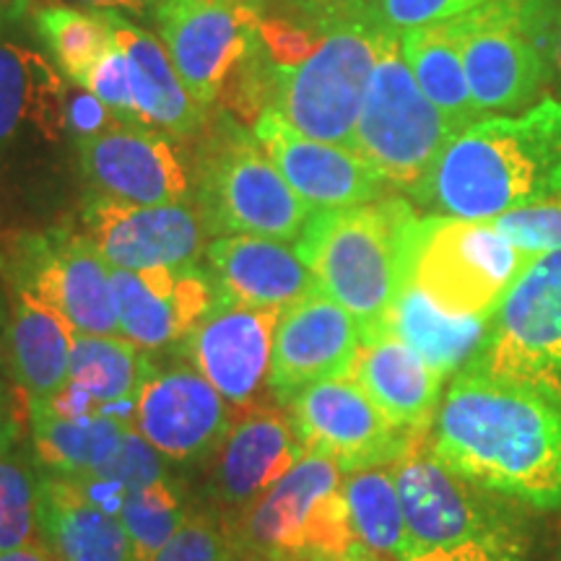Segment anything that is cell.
Wrapping results in <instances>:
<instances>
[{
  "label": "cell",
  "instance_id": "obj_1",
  "mask_svg": "<svg viewBox=\"0 0 561 561\" xmlns=\"http://www.w3.org/2000/svg\"><path fill=\"white\" fill-rule=\"evenodd\" d=\"M442 466L530 510H561V403L533 385L466 367L430 430Z\"/></svg>",
  "mask_w": 561,
  "mask_h": 561
},
{
  "label": "cell",
  "instance_id": "obj_2",
  "mask_svg": "<svg viewBox=\"0 0 561 561\" xmlns=\"http://www.w3.org/2000/svg\"><path fill=\"white\" fill-rule=\"evenodd\" d=\"M553 195H561V100L553 96L462 128L411 191L421 208L471 221Z\"/></svg>",
  "mask_w": 561,
  "mask_h": 561
},
{
  "label": "cell",
  "instance_id": "obj_3",
  "mask_svg": "<svg viewBox=\"0 0 561 561\" xmlns=\"http://www.w3.org/2000/svg\"><path fill=\"white\" fill-rule=\"evenodd\" d=\"M392 473L409 530L405 561H530V507L442 466L430 432L413 437Z\"/></svg>",
  "mask_w": 561,
  "mask_h": 561
},
{
  "label": "cell",
  "instance_id": "obj_4",
  "mask_svg": "<svg viewBox=\"0 0 561 561\" xmlns=\"http://www.w3.org/2000/svg\"><path fill=\"white\" fill-rule=\"evenodd\" d=\"M416 210L385 198L367 206L314 210L297 252L320 289L359 322L362 339L382 331L385 314L405 284V237Z\"/></svg>",
  "mask_w": 561,
  "mask_h": 561
},
{
  "label": "cell",
  "instance_id": "obj_5",
  "mask_svg": "<svg viewBox=\"0 0 561 561\" xmlns=\"http://www.w3.org/2000/svg\"><path fill=\"white\" fill-rule=\"evenodd\" d=\"M343 3L328 13L310 58L271 68V110L305 136L351 149L385 21L362 3Z\"/></svg>",
  "mask_w": 561,
  "mask_h": 561
},
{
  "label": "cell",
  "instance_id": "obj_6",
  "mask_svg": "<svg viewBox=\"0 0 561 561\" xmlns=\"http://www.w3.org/2000/svg\"><path fill=\"white\" fill-rule=\"evenodd\" d=\"M201 133L191 185L208 234L299 240L312 210L263 153L257 138L227 112L208 121Z\"/></svg>",
  "mask_w": 561,
  "mask_h": 561
},
{
  "label": "cell",
  "instance_id": "obj_7",
  "mask_svg": "<svg viewBox=\"0 0 561 561\" xmlns=\"http://www.w3.org/2000/svg\"><path fill=\"white\" fill-rule=\"evenodd\" d=\"M561 0H486L455 16L462 66L481 115H515L553 83L551 45Z\"/></svg>",
  "mask_w": 561,
  "mask_h": 561
},
{
  "label": "cell",
  "instance_id": "obj_8",
  "mask_svg": "<svg viewBox=\"0 0 561 561\" xmlns=\"http://www.w3.org/2000/svg\"><path fill=\"white\" fill-rule=\"evenodd\" d=\"M530 261L491 221L416 216L405 237V284L455 314L491 318Z\"/></svg>",
  "mask_w": 561,
  "mask_h": 561
},
{
  "label": "cell",
  "instance_id": "obj_9",
  "mask_svg": "<svg viewBox=\"0 0 561 561\" xmlns=\"http://www.w3.org/2000/svg\"><path fill=\"white\" fill-rule=\"evenodd\" d=\"M343 479L339 462L307 453L261 500L221 517L231 546L294 561H348L354 533Z\"/></svg>",
  "mask_w": 561,
  "mask_h": 561
},
{
  "label": "cell",
  "instance_id": "obj_10",
  "mask_svg": "<svg viewBox=\"0 0 561 561\" xmlns=\"http://www.w3.org/2000/svg\"><path fill=\"white\" fill-rule=\"evenodd\" d=\"M458 133L413 79L401 32L385 24L351 149L390 187L411 193Z\"/></svg>",
  "mask_w": 561,
  "mask_h": 561
},
{
  "label": "cell",
  "instance_id": "obj_11",
  "mask_svg": "<svg viewBox=\"0 0 561 561\" xmlns=\"http://www.w3.org/2000/svg\"><path fill=\"white\" fill-rule=\"evenodd\" d=\"M468 367L541 388L561 403V250L528 263Z\"/></svg>",
  "mask_w": 561,
  "mask_h": 561
},
{
  "label": "cell",
  "instance_id": "obj_12",
  "mask_svg": "<svg viewBox=\"0 0 561 561\" xmlns=\"http://www.w3.org/2000/svg\"><path fill=\"white\" fill-rule=\"evenodd\" d=\"M9 273L19 291L58 312L76 333L121 335L112 268L87 234L58 229L26 237Z\"/></svg>",
  "mask_w": 561,
  "mask_h": 561
},
{
  "label": "cell",
  "instance_id": "obj_13",
  "mask_svg": "<svg viewBox=\"0 0 561 561\" xmlns=\"http://www.w3.org/2000/svg\"><path fill=\"white\" fill-rule=\"evenodd\" d=\"M286 409L301 447L335 460L343 473L396 466L421 434L392 424L348 375L307 385Z\"/></svg>",
  "mask_w": 561,
  "mask_h": 561
},
{
  "label": "cell",
  "instance_id": "obj_14",
  "mask_svg": "<svg viewBox=\"0 0 561 561\" xmlns=\"http://www.w3.org/2000/svg\"><path fill=\"white\" fill-rule=\"evenodd\" d=\"M151 9L180 81L208 110L261 39L257 9L250 0H153Z\"/></svg>",
  "mask_w": 561,
  "mask_h": 561
},
{
  "label": "cell",
  "instance_id": "obj_15",
  "mask_svg": "<svg viewBox=\"0 0 561 561\" xmlns=\"http://www.w3.org/2000/svg\"><path fill=\"white\" fill-rule=\"evenodd\" d=\"M83 234L96 244L110 268H191L206 252L208 229L187 203L133 206L94 195L83 208Z\"/></svg>",
  "mask_w": 561,
  "mask_h": 561
},
{
  "label": "cell",
  "instance_id": "obj_16",
  "mask_svg": "<svg viewBox=\"0 0 561 561\" xmlns=\"http://www.w3.org/2000/svg\"><path fill=\"white\" fill-rule=\"evenodd\" d=\"M278 318L280 310L276 307H250L219 297L182 341V351L193 367L234 411L242 413L273 401L265 398V390H271L273 335Z\"/></svg>",
  "mask_w": 561,
  "mask_h": 561
},
{
  "label": "cell",
  "instance_id": "obj_17",
  "mask_svg": "<svg viewBox=\"0 0 561 561\" xmlns=\"http://www.w3.org/2000/svg\"><path fill=\"white\" fill-rule=\"evenodd\" d=\"M231 424V405L198 369L149 364L138 392L136 432L167 462L191 466L210 458Z\"/></svg>",
  "mask_w": 561,
  "mask_h": 561
},
{
  "label": "cell",
  "instance_id": "obj_18",
  "mask_svg": "<svg viewBox=\"0 0 561 561\" xmlns=\"http://www.w3.org/2000/svg\"><path fill=\"white\" fill-rule=\"evenodd\" d=\"M305 455L284 405L268 401L242 411L210 455L208 502L221 517L234 515L276 486Z\"/></svg>",
  "mask_w": 561,
  "mask_h": 561
},
{
  "label": "cell",
  "instance_id": "obj_19",
  "mask_svg": "<svg viewBox=\"0 0 561 561\" xmlns=\"http://www.w3.org/2000/svg\"><path fill=\"white\" fill-rule=\"evenodd\" d=\"M79 157L81 172L96 195L133 206L187 203L191 198V172L170 138L144 123L117 121L100 136L79 140Z\"/></svg>",
  "mask_w": 561,
  "mask_h": 561
},
{
  "label": "cell",
  "instance_id": "obj_20",
  "mask_svg": "<svg viewBox=\"0 0 561 561\" xmlns=\"http://www.w3.org/2000/svg\"><path fill=\"white\" fill-rule=\"evenodd\" d=\"M359 346V322L322 289L284 307L273 335V401L286 405L307 385L346 377Z\"/></svg>",
  "mask_w": 561,
  "mask_h": 561
},
{
  "label": "cell",
  "instance_id": "obj_21",
  "mask_svg": "<svg viewBox=\"0 0 561 561\" xmlns=\"http://www.w3.org/2000/svg\"><path fill=\"white\" fill-rule=\"evenodd\" d=\"M252 136L310 210L367 206L388 195V182L354 149L305 136L276 110L257 117Z\"/></svg>",
  "mask_w": 561,
  "mask_h": 561
},
{
  "label": "cell",
  "instance_id": "obj_22",
  "mask_svg": "<svg viewBox=\"0 0 561 561\" xmlns=\"http://www.w3.org/2000/svg\"><path fill=\"white\" fill-rule=\"evenodd\" d=\"M112 294L121 335L140 351H159L185 341L219 299L208 271L198 265L157 271L112 268Z\"/></svg>",
  "mask_w": 561,
  "mask_h": 561
},
{
  "label": "cell",
  "instance_id": "obj_23",
  "mask_svg": "<svg viewBox=\"0 0 561 561\" xmlns=\"http://www.w3.org/2000/svg\"><path fill=\"white\" fill-rule=\"evenodd\" d=\"M149 351L123 335H73L68 382L47 401H30L66 419H110L136 430L138 392L149 371Z\"/></svg>",
  "mask_w": 561,
  "mask_h": 561
},
{
  "label": "cell",
  "instance_id": "obj_24",
  "mask_svg": "<svg viewBox=\"0 0 561 561\" xmlns=\"http://www.w3.org/2000/svg\"><path fill=\"white\" fill-rule=\"evenodd\" d=\"M208 276L221 299L250 307H284L320 289L291 244L268 237H216L206 248Z\"/></svg>",
  "mask_w": 561,
  "mask_h": 561
},
{
  "label": "cell",
  "instance_id": "obj_25",
  "mask_svg": "<svg viewBox=\"0 0 561 561\" xmlns=\"http://www.w3.org/2000/svg\"><path fill=\"white\" fill-rule=\"evenodd\" d=\"M348 377L396 426L405 432L432 430L445 380L396 333L364 335Z\"/></svg>",
  "mask_w": 561,
  "mask_h": 561
},
{
  "label": "cell",
  "instance_id": "obj_26",
  "mask_svg": "<svg viewBox=\"0 0 561 561\" xmlns=\"http://www.w3.org/2000/svg\"><path fill=\"white\" fill-rule=\"evenodd\" d=\"M104 16H107L112 39L128 60L138 121L178 138H191L201 133L208 123V110L187 94L161 39L130 24L121 13L104 11Z\"/></svg>",
  "mask_w": 561,
  "mask_h": 561
},
{
  "label": "cell",
  "instance_id": "obj_27",
  "mask_svg": "<svg viewBox=\"0 0 561 561\" xmlns=\"http://www.w3.org/2000/svg\"><path fill=\"white\" fill-rule=\"evenodd\" d=\"M66 83L45 55L0 42V159L30 138L53 144L66 128Z\"/></svg>",
  "mask_w": 561,
  "mask_h": 561
},
{
  "label": "cell",
  "instance_id": "obj_28",
  "mask_svg": "<svg viewBox=\"0 0 561 561\" xmlns=\"http://www.w3.org/2000/svg\"><path fill=\"white\" fill-rule=\"evenodd\" d=\"M37 525L58 561H138L123 523L89 502L68 476L39 479Z\"/></svg>",
  "mask_w": 561,
  "mask_h": 561
},
{
  "label": "cell",
  "instance_id": "obj_29",
  "mask_svg": "<svg viewBox=\"0 0 561 561\" xmlns=\"http://www.w3.org/2000/svg\"><path fill=\"white\" fill-rule=\"evenodd\" d=\"M491 318L442 310L416 284H403L385 314L382 331L409 343L442 380L455 377L471 364L489 339Z\"/></svg>",
  "mask_w": 561,
  "mask_h": 561
},
{
  "label": "cell",
  "instance_id": "obj_30",
  "mask_svg": "<svg viewBox=\"0 0 561 561\" xmlns=\"http://www.w3.org/2000/svg\"><path fill=\"white\" fill-rule=\"evenodd\" d=\"M76 331L58 312L42 305L32 294L19 291L11 301L9 369L26 401H47L68 382L70 348Z\"/></svg>",
  "mask_w": 561,
  "mask_h": 561
},
{
  "label": "cell",
  "instance_id": "obj_31",
  "mask_svg": "<svg viewBox=\"0 0 561 561\" xmlns=\"http://www.w3.org/2000/svg\"><path fill=\"white\" fill-rule=\"evenodd\" d=\"M401 50L426 100L445 115L455 130L481 121L483 115L476 107L462 66L458 21L445 19L403 30Z\"/></svg>",
  "mask_w": 561,
  "mask_h": 561
},
{
  "label": "cell",
  "instance_id": "obj_32",
  "mask_svg": "<svg viewBox=\"0 0 561 561\" xmlns=\"http://www.w3.org/2000/svg\"><path fill=\"white\" fill-rule=\"evenodd\" d=\"M343 496L354 533L348 561H405L409 530L392 466L346 473Z\"/></svg>",
  "mask_w": 561,
  "mask_h": 561
},
{
  "label": "cell",
  "instance_id": "obj_33",
  "mask_svg": "<svg viewBox=\"0 0 561 561\" xmlns=\"http://www.w3.org/2000/svg\"><path fill=\"white\" fill-rule=\"evenodd\" d=\"M30 426L39 462L58 476H81L102 466L133 430L110 419H66L39 403H30Z\"/></svg>",
  "mask_w": 561,
  "mask_h": 561
},
{
  "label": "cell",
  "instance_id": "obj_34",
  "mask_svg": "<svg viewBox=\"0 0 561 561\" xmlns=\"http://www.w3.org/2000/svg\"><path fill=\"white\" fill-rule=\"evenodd\" d=\"M42 45L76 87L87 81L89 70L115 45L104 11H81L73 5H50L34 16Z\"/></svg>",
  "mask_w": 561,
  "mask_h": 561
},
{
  "label": "cell",
  "instance_id": "obj_35",
  "mask_svg": "<svg viewBox=\"0 0 561 561\" xmlns=\"http://www.w3.org/2000/svg\"><path fill=\"white\" fill-rule=\"evenodd\" d=\"M167 473H170L167 471V460L136 430H130L125 434L123 445L102 466L91 468L81 476H68V479L83 491L89 502L117 517L130 491Z\"/></svg>",
  "mask_w": 561,
  "mask_h": 561
},
{
  "label": "cell",
  "instance_id": "obj_36",
  "mask_svg": "<svg viewBox=\"0 0 561 561\" xmlns=\"http://www.w3.org/2000/svg\"><path fill=\"white\" fill-rule=\"evenodd\" d=\"M191 502L185 491L170 473L144 483L125 496L117 520L128 533L133 551L138 561H146L159 546L170 541V536L191 517Z\"/></svg>",
  "mask_w": 561,
  "mask_h": 561
},
{
  "label": "cell",
  "instance_id": "obj_37",
  "mask_svg": "<svg viewBox=\"0 0 561 561\" xmlns=\"http://www.w3.org/2000/svg\"><path fill=\"white\" fill-rule=\"evenodd\" d=\"M37 491L32 466L16 453L0 455V551L21 549L37 533Z\"/></svg>",
  "mask_w": 561,
  "mask_h": 561
},
{
  "label": "cell",
  "instance_id": "obj_38",
  "mask_svg": "<svg viewBox=\"0 0 561 561\" xmlns=\"http://www.w3.org/2000/svg\"><path fill=\"white\" fill-rule=\"evenodd\" d=\"M496 229L528 257H543L561 250V195L496 216Z\"/></svg>",
  "mask_w": 561,
  "mask_h": 561
},
{
  "label": "cell",
  "instance_id": "obj_39",
  "mask_svg": "<svg viewBox=\"0 0 561 561\" xmlns=\"http://www.w3.org/2000/svg\"><path fill=\"white\" fill-rule=\"evenodd\" d=\"M231 546L219 512L193 510L191 517L172 533L146 561H227Z\"/></svg>",
  "mask_w": 561,
  "mask_h": 561
},
{
  "label": "cell",
  "instance_id": "obj_40",
  "mask_svg": "<svg viewBox=\"0 0 561 561\" xmlns=\"http://www.w3.org/2000/svg\"><path fill=\"white\" fill-rule=\"evenodd\" d=\"M325 19L328 13L318 21V26H307L301 21L263 16L257 11V34H261V42L273 66L289 68L299 66L305 58H310L314 47L320 45Z\"/></svg>",
  "mask_w": 561,
  "mask_h": 561
},
{
  "label": "cell",
  "instance_id": "obj_41",
  "mask_svg": "<svg viewBox=\"0 0 561 561\" xmlns=\"http://www.w3.org/2000/svg\"><path fill=\"white\" fill-rule=\"evenodd\" d=\"M81 89L91 91V94H94L104 107H110L112 115L121 117V121L140 123L136 104H133L128 60H125V55L117 45H112L110 50L102 55L100 62L89 70Z\"/></svg>",
  "mask_w": 561,
  "mask_h": 561
},
{
  "label": "cell",
  "instance_id": "obj_42",
  "mask_svg": "<svg viewBox=\"0 0 561 561\" xmlns=\"http://www.w3.org/2000/svg\"><path fill=\"white\" fill-rule=\"evenodd\" d=\"M483 3L486 0H380L377 13L392 30L403 32L419 24L462 16V13L479 9Z\"/></svg>",
  "mask_w": 561,
  "mask_h": 561
},
{
  "label": "cell",
  "instance_id": "obj_43",
  "mask_svg": "<svg viewBox=\"0 0 561 561\" xmlns=\"http://www.w3.org/2000/svg\"><path fill=\"white\" fill-rule=\"evenodd\" d=\"M121 117H115L110 107L96 100L87 89L66 91V128L76 136V144L83 138L100 136L107 128H112Z\"/></svg>",
  "mask_w": 561,
  "mask_h": 561
},
{
  "label": "cell",
  "instance_id": "obj_44",
  "mask_svg": "<svg viewBox=\"0 0 561 561\" xmlns=\"http://www.w3.org/2000/svg\"><path fill=\"white\" fill-rule=\"evenodd\" d=\"M19 426H21V416L13 405V398L5 382H0V455L9 453L13 447V442L19 437Z\"/></svg>",
  "mask_w": 561,
  "mask_h": 561
},
{
  "label": "cell",
  "instance_id": "obj_45",
  "mask_svg": "<svg viewBox=\"0 0 561 561\" xmlns=\"http://www.w3.org/2000/svg\"><path fill=\"white\" fill-rule=\"evenodd\" d=\"M62 3L81 5V9L91 11H130V13H144L153 5V0H62Z\"/></svg>",
  "mask_w": 561,
  "mask_h": 561
},
{
  "label": "cell",
  "instance_id": "obj_46",
  "mask_svg": "<svg viewBox=\"0 0 561 561\" xmlns=\"http://www.w3.org/2000/svg\"><path fill=\"white\" fill-rule=\"evenodd\" d=\"M5 265L0 261V276H3ZM9 318H11V301H5V291L3 286H0V382H3L5 375H11L9 369V348H5V331H9Z\"/></svg>",
  "mask_w": 561,
  "mask_h": 561
},
{
  "label": "cell",
  "instance_id": "obj_47",
  "mask_svg": "<svg viewBox=\"0 0 561 561\" xmlns=\"http://www.w3.org/2000/svg\"><path fill=\"white\" fill-rule=\"evenodd\" d=\"M0 561H58L53 549L47 543L32 541L21 549H11V551H0Z\"/></svg>",
  "mask_w": 561,
  "mask_h": 561
},
{
  "label": "cell",
  "instance_id": "obj_48",
  "mask_svg": "<svg viewBox=\"0 0 561 561\" xmlns=\"http://www.w3.org/2000/svg\"><path fill=\"white\" fill-rule=\"evenodd\" d=\"M551 68H553V83L561 89V9L557 16V26H553V45H551Z\"/></svg>",
  "mask_w": 561,
  "mask_h": 561
},
{
  "label": "cell",
  "instance_id": "obj_49",
  "mask_svg": "<svg viewBox=\"0 0 561 561\" xmlns=\"http://www.w3.org/2000/svg\"><path fill=\"white\" fill-rule=\"evenodd\" d=\"M227 561H294L286 557H276V553H263V551H250V549H231Z\"/></svg>",
  "mask_w": 561,
  "mask_h": 561
},
{
  "label": "cell",
  "instance_id": "obj_50",
  "mask_svg": "<svg viewBox=\"0 0 561 561\" xmlns=\"http://www.w3.org/2000/svg\"><path fill=\"white\" fill-rule=\"evenodd\" d=\"M21 5H24V0H0V16H13Z\"/></svg>",
  "mask_w": 561,
  "mask_h": 561
},
{
  "label": "cell",
  "instance_id": "obj_51",
  "mask_svg": "<svg viewBox=\"0 0 561 561\" xmlns=\"http://www.w3.org/2000/svg\"><path fill=\"white\" fill-rule=\"evenodd\" d=\"M557 561H561V536H559V549H557Z\"/></svg>",
  "mask_w": 561,
  "mask_h": 561
},
{
  "label": "cell",
  "instance_id": "obj_52",
  "mask_svg": "<svg viewBox=\"0 0 561 561\" xmlns=\"http://www.w3.org/2000/svg\"><path fill=\"white\" fill-rule=\"evenodd\" d=\"M348 3H367V0H348Z\"/></svg>",
  "mask_w": 561,
  "mask_h": 561
},
{
  "label": "cell",
  "instance_id": "obj_53",
  "mask_svg": "<svg viewBox=\"0 0 561 561\" xmlns=\"http://www.w3.org/2000/svg\"><path fill=\"white\" fill-rule=\"evenodd\" d=\"M305 561H328V559H305Z\"/></svg>",
  "mask_w": 561,
  "mask_h": 561
}]
</instances>
